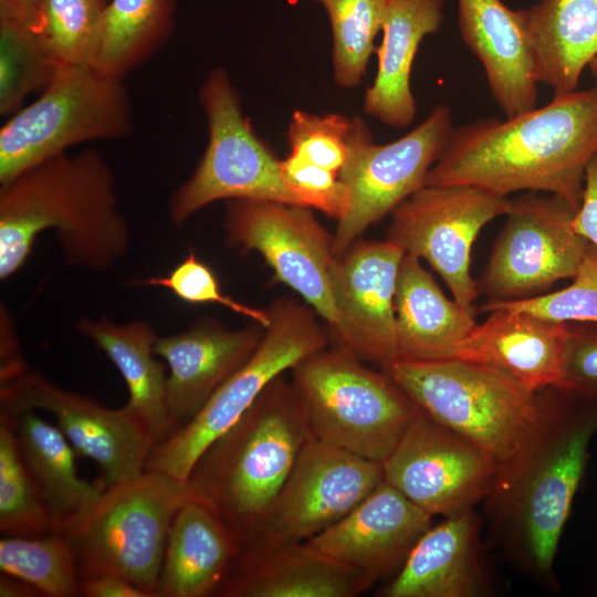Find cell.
<instances>
[{
    "instance_id": "cell-1",
    "label": "cell",
    "mask_w": 597,
    "mask_h": 597,
    "mask_svg": "<svg viewBox=\"0 0 597 597\" xmlns=\"http://www.w3.org/2000/svg\"><path fill=\"white\" fill-rule=\"evenodd\" d=\"M537 417L499 464L484 498L495 545L530 577L549 584L562 533L597 433V405L559 387L538 390Z\"/></svg>"
},
{
    "instance_id": "cell-2",
    "label": "cell",
    "mask_w": 597,
    "mask_h": 597,
    "mask_svg": "<svg viewBox=\"0 0 597 597\" xmlns=\"http://www.w3.org/2000/svg\"><path fill=\"white\" fill-rule=\"evenodd\" d=\"M597 155V85L554 94L523 114L453 128L425 186L468 185L502 196L557 195L576 210Z\"/></svg>"
},
{
    "instance_id": "cell-3",
    "label": "cell",
    "mask_w": 597,
    "mask_h": 597,
    "mask_svg": "<svg viewBox=\"0 0 597 597\" xmlns=\"http://www.w3.org/2000/svg\"><path fill=\"white\" fill-rule=\"evenodd\" d=\"M44 230L55 232L70 266L103 271L127 253L129 227L114 172L100 151L62 153L1 184V280L24 265Z\"/></svg>"
},
{
    "instance_id": "cell-4",
    "label": "cell",
    "mask_w": 597,
    "mask_h": 597,
    "mask_svg": "<svg viewBox=\"0 0 597 597\" xmlns=\"http://www.w3.org/2000/svg\"><path fill=\"white\" fill-rule=\"evenodd\" d=\"M313 439L291 379L281 375L199 457L187 480L191 499L211 510L242 547Z\"/></svg>"
},
{
    "instance_id": "cell-5",
    "label": "cell",
    "mask_w": 597,
    "mask_h": 597,
    "mask_svg": "<svg viewBox=\"0 0 597 597\" xmlns=\"http://www.w3.org/2000/svg\"><path fill=\"white\" fill-rule=\"evenodd\" d=\"M290 371L314 439L368 460L383 463L420 412L386 371L343 346L322 348Z\"/></svg>"
},
{
    "instance_id": "cell-6",
    "label": "cell",
    "mask_w": 597,
    "mask_h": 597,
    "mask_svg": "<svg viewBox=\"0 0 597 597\" xmlns=\"http://www.w3.org/2000/svg\"><path fill=\"white\" fill-rule=\"evenodd\" d=\"M190 499L187 482L154 470L107 486L87 516L62 532L80 577L117 575L157 597L170 527Z\"/></svg>"
},
{
    "instance_id": "cell-7",
    "label": "cell",
    "mask_w": 597,
    "mask_h": 597,
    "mask_svg": "<svg viewBox=\"0 0 597 597\" xmlns=\"http://www.w3.org/2000/svg\"><path fill=\"white\" fill-rule=\"evenodd\" d=\"M91 64L57 65L40 96L0 129V185L77 144L134 130L126 85Z\"/></svg>"
},
{
    "instance_id": "cell-8",
    "label": "cell",
    "mask_w": 597,
    "mask_h": 597,
    "mask_svg": "<svg viewBox=\"0 0 597 597\" xmlns=\"http://www.w3.org/2000/svg\"><path fill=\"white\" fill-rule=\"evenodd\" d=\"M383 370L426 415L471 439L499 464L517 450L538 413V391L486 365L397 360Z\"/></svg>"
},
{
    "instance_id": "cell-9",
    "label": "cell",
    "mask_w": 597,
    "mask_h": 597,
    "mask_svg": "<svg viewBox=\"0 0 597 597\" xmlns=\"http://www.w3.org/2000/svg\"><path fill=\"white\" fill-rule=\"evenodd\" d=\"M268 311L270 323L251 357L190 420L155 446L146 470L187 482L203 451L244 415L276 377L327 347L328 335L313 308L291 297H277Z\"/></svg>"
},
{
    "instance_id": "cell-10",
    "label": "cell",
    "mask_w": 597,
    "mask_h": 597,
    "mask_svg": "<svg viewBox=\"0 0 597 597\" xmlns=\"http://www.w3.org/2000/svg\"><path fill=\"white\" fill-rule=\"evenodd\" d=\"M208 144L193 172L171 195L168 214L184 224L192 214L219 200H270L302 206L287 187L270 146L243 114L228 72L212 70L199 90Z\"/></svg>"
},
{
    "instance_id": "cell-11",
    "label": "cell",
    "mask_w": 597,
    "mask_h": 597,
    "mask_svg": "<svg viewBox=\"0 0 597 597\" xmlns=\"http://www.w3.org/2000/svg\"><path fill=\"white\" fill-rule=\"evenodd\" d=\"M576 209L564 198L524 191L511 198L506 221L478 282L488 301L534 297L573 279L590 243L578 234Z\"/></svg>"
},
{
    "instance_id": "cell-12",
    "label": "cell",
    "mask_w": 597,
    "mask_h": 597,
    "mask_svg": "<svg viewBox=\"0 0 597 597\" xmlns=\"http://www.w3.org/2000/svg\"><path fill=\"white\" fill-rule=\"evenodd\" d=\"M453 128L451 109L443 103L409 133L383 145L374 144L368 126L356 118L349 156L339 172L350 201L333 234L335 256L426 185Z\"/></svg>"
},
{
    "instance_id": "cell-13",
    "label": "cell",
    "mask_w": 597,
    "mask_h": 597,
    "mask_svg": "<svg viewBox=\"0 0 597 597\" xmlns=\"http://www.w3.org/2000/svg\"><path fill=\"white\" fill-rule=\"evenodd\" d=\"M511 198L475 186H423L392 212L388 241L423 259L463 307L480 295L471 251L482 228L506 214Z\"/></svg>"
},
{
    "instance_id": "cell-14",
    "label": "cell",
    "mask_w": 597,
    "mask_h": 597,
    "mask_svg": "<svg viewBox=\"0 0 597 597\" xmlns=\"http://www.w3.org/2000/svg\"><path fill=\"white\" fill-rule=\"evenodd\" d=\"M226 242L240 252H258L279 282L293 289L326 322L335 337L339 328L331 268L333 234L311 208L270 200H227Z\"/></svg>"
},
{
    "instance_id": "cell-15",
    "label": "cell",
    "mask_w": 597,
    "mask_h": 597,
    "mask_svg": "<svg viewBox=\"0 0 597 597\" xmlns=\"http://www.w3.org/2000/svg\"><path fill=\"white\" fill-rule=\"evenodd\" d=\"M384 480L381 462L313 439L241 549L307 542L349 514Z\"/></svg>"
},
{
    "instance_id": "cell-16",
    "label": "cell",
    "mask_w": 597,
    "mask_h": 597,
    "mask_svg": "<svg viewBox=\"0 0 597 597\" xmlns=\"http://www.w3.org/2000/svg\"><path fill=\"white\" fill-rule=\"evenodd\" d=\"M383 467L385 481L415 505L431 516L450 517L484 500L499 463L420 409Z\"/></svg>"
},
{
    "instance_id": "cell-17",
    "label": "cell",
    "mask_w": 597,
    "mask_h": 597,
    "mask_svg": "<svg viewBox=\"0 0 597 597\" xmlns=\"http://www.w3.org/2000/svg\"><path fill=\"white\" fill-rule=\"evenodd\" d=\"M31 410H44L55 418L77 457L98 464L106 488L146 471L156 442L125 407L107 408L35 373L1 385L0 415L12 417Z\"/></svg>"
},
{
    "instance_id": "cell-18",
    "label": "cell",
    "mask_w": 597,
    "mask_h": 597,
    "mask_svg": "<svg viewBox=\"0 0 597 597\" xmlns=\"http://www.w3.org/2000/svg\"><path fill=\"white\" fill-rule=\"evenodd\" d=\"M405 252L392 242L358 239L331 268L339 328L336 345L380 369L398 360L395 295Z\"/></svg>"
},
{
    "instance_id": "cell-19",
    "label": "cell",
    "mask_w": 597,
    "mask_h": 597,
    "mask_svg": "<svg viewBox=\"0 0 597 597\" xmlns=\"http://www.w3.org/2000/svg\"><path fill=\"white\" fill-rule=\"evenodd\" d=\"M432 516L385 480L339 522L307 541L375 583L392 578Z\"/></svg>"
},
{
    "instance_id": "cell-20",
    "label": "cell",
    "mask_w": 597,
    "mask_h": 597,
    "mask_svg": "<svg viewBox=\"0 0 597 597\" xmlns=\"http://www.w3.org/2000/svg\"><path fill=\"white\" fill-rule=\"evenodd\" d=\"M264 328L254 323L229 329L199 318L188 329L157 336L154 352L168 366L167 406L176 422L190 420L212 394L254 353Z\"/></svg>"
},
{
    "instance_id": "cell-21",
    "label": "cell",
    "mask_w": 597,
    "mask_h": 597,
    "mask_svg": "<svg viewBox=\"0 0 597 597\" xmlns=\"http://www.w3.org/2000/svg\"><path fill=\"white\" fill-rule=\"evenodd\" d=\"M460 35L479 59L505 117L536 107L537 80L525 11L501 0H457Z\"/></svg>"
},
{
    "instance_id": "cell-22",
    "label": "cell",
    "mask_w": 597,
    "mask_h": 597,
    "mask_svg": "<svg viewBox=\"0 0 597 597\" xmlns=\"http://www.w3.org/2000/svg\"><path fill=\"white\" fill-rule=\"evenodd\" d=\"M473 510L431 525L379 597H482L491 590Z\"/></svg>"
},
{
    "instance_id": "cell-23",
    "label": "cell",
    "mask_w": 597,
    "mask_h": 597,
    "mask_svg": "<svg viewBox=\"0 0 597 597\" xmlns=\"http://www.w3.org/2000/svg\"><path fill=\"white\" fill-rule=\"evenodd\" d=\"M376 583L308 542L241 549L222 597H355Z\"/></svg>"
},
{
    "instance_id": "cell-24",
    "label": "cell",
    "mask_w": 597,
    "mask_h": 597,
    "mask_svg": "<svg viewBox=\"0 0 597 597\" xmlns=\"http://www.w3.org/2000/svg\"><path fill=\"white\" fill-rule=\"evenodd\" d=\"M457 347L452 358L499 369L532 391L561 380L567 323L494 308Z\"/></svg>"
},
{
    "instance_id": "cell-25",
    "label": "cell",
    "mask_w": 597,
    "mask_h": 597,
    "mask_svg": "<svg viewBox=\"0 0 597 597\" xmlns=\"http://www.w3.org/2000/svg\"><path fill=\"white\" fill-rule=\"evenodd\" d=\"M443 0H389L383 38L376 48L378 65L364 96V112L383 124L404 128L417 114L410 83L412 64L427 35L443 22Z\"/></svg>"
},
{
    "instance_id": "cell-26",
    "label": "cell",
    "mask_w": 597,
    "mask_h": 597,
    "mask_svg": "<svg viewBox=\"0 0 597 597\" xmlns=\"http://www.w3.org/2000/svg\"><path fill=\"white\" fill-rule=\"evenodd\" d=\"M395 313L398 360L452 358L478 324L475 310L449 300L420 259L410 254L404 255L399 266Z\"/></svg>"
},
{
    "instance_id": "cell-27",
    "label": "cell",
    "mask_w": 597,
    "mask_h": 597,
    "mask_svg": "<svg viewBox=\"0 0 597 597\" xmlns=\"http://www.w3.org/2000/svg\"><path fill=\"white\" fill-rule=\"evenodd\" d=\"M240 552L227 525L206 505L190 499L169 531L158 596H216Z\"/></svg>"
},
{
    "instance_id": "cell-28",
    "label": "cell",
    "mask_w": 597,
    "mask_h": 597,
    "mask_svg": "<svg viewBox=\"0 0 597 597\" xmlns=\"http://www.w3.org/2000/svg\"><path fill=\"white\" fill-rule=\"evenodd\" d=\"M82 335L102 349L121 373L128 400L124 406L149 432L156 444L177 428L167 406V376L155 358L157 338L153 326L136 318L116 324L105 317H84L76 323Z\"/></svg>"
},
{
    "instance_id": "cell-29",
    "label": "cell",
    "mask_w": 597,
    "mask_h": 597,
    "mask_svg": "<svg viewBox=\"0 0 597 597\" xmlns=\"http://www.w3.org/2000/svg\"><path fill=\"white\" fill-rule=\"evenodd\" d=\"M9 419L21 455L34 479L49 511L54 532L76 526L101 500L106 486L80 478L76 452L59 429L35 411Z\"/></svg>"
},
{
    "instance_id": "cell-30",
    "label": "cell",
    "mask_w": 597,
    "mask_h": 597,
    "mask_svg": "<svg viewBox=\"0 0 597 597\" xmlns=\"http://www.w3.org/2000/svg\"><path fill=\"white\" fill-rule=\"evenodd\" d=\"M524 11L538 84L576 91L597 56V0H540Z\"/></svg>"
},
{
    "instance_id": "cell-31",
    "label": "cell",
    "mask_w": 597,
    "mask_h": 597,
    "mask_svg": "<svg viewBox=\"0 0 597 597\" xmlns=\"http://www.w3.org/2000/svg\"><path fill=\"white\" fill-rule=\"evenodd\" d=\"M175 0L107 2L91 65L124 78L170 39L175 28Z\"/></svg>"
},
{
    "instance_id": "cell-32",
    "label": "cell",
    "mask_w": 597,
    "mask_h": 597,
    "mask_svg": "<svg viewBox=\"0 0 597 597\" xmlns=\"http://www.w3.org/2000/svg\"><path fill=\"white\" fill-rule=\"evenodd\" d=\"M1 573L21 578L50 597L81 595L73 548L61 532L42 536H4L0 541Z\"/></svg>"
},
{
    "instance_id": "cell-33",
    "label": "cell",
    "mask_w": 597,
    "mask_h": 597,
    "mask_svg": "<svg viewBox=\"0 0 597 597\" xmlns=\"http://www.w3.org/2000/svg\"><path fill=\"white\" fill-rule=\"evenodd\" d=\"M326 11L333 38L332 66L343 88L362 84L376 51L389 0H314Z\"/></svg>"
},
{
    "instance_id": "cell-34",
    "label": "cell",
    "mask_w": 597,
    "mask_h": 597,
    "mask_svg": "<svg viewBox=\"0 0 597 597\" xmlns=\"http://www.w3.org/2000/svg\"><path fill=\"white\" fill-rule=\"evenodd\" d=\"M0 531L35 537L54 532L40 490L19 449L8 418L0 416Z\"/></svg>"
},
{
    "instance_id": "cell-35",
    "label": "cell",
    "mask_w": 597,
    "mask_h": 597,
    "mask_svg": "<svg viewBox=\"0 0 597 597\" xmlns=\"http://www.w3.org/2000/svg\"><path fill=\"white\" fill-rule=\"evenodd\" d=\"M107 0H42L33 32L56 65L92 64Z\"/></svg>"
},
{
    "instance_id": "cell-36",
    "label": "cell",
    "mask_w": 597,
    "mask_h": 597,
    "mask_svg": "<svg viewBox=\"0 0 597 597\" xmlns=\"http://www.w3.org/2000/svg\"><path fill=\"white\" fill-rule=\"evenodd\" d=\"M57 65L44 51L34 32L19 20L0 14V114L9 116L22 107L33 92L43 90Z\"/></svg>"
},
{
    "instance_id": "cell-37",
    "label": "cell",
    "mask_w": 597,
    "mask_h": 597,
    "mask_svg": "<svg viewBox=\"0 0 597 597\" xmlns=\"http://www.w3.org/2000/svg\"><path fill=\"white\" fill-rule=\"evenodd\" d=\"M494 308L524 311L562 323L597 322V248L588 247L568 286L524 300L488 301L480 311Z\"/></svg>"
},
{
    "instance_id": "cell-38",
    "label": "cell",
    "mask_w": 597,
    "mask_h": 597,
    "mask_svg": "<svg viewBox=\"0 0 597 597\" xmlns=\"http://www.w3.org/2000/svg\"><path fill=\"white\" fill-rule=\"evenodd\" d=\"M356 118L295 111L286 133L290 153L339 175L349 156Z\"/></svg>"
},
{
    "instance_id": "cell-39",
    "label": "cell",
    "mask_w": 597,
    "mask_h": 597,
    "mask_svg": "<svg viewBox=\"0 0 597 597\" xmlns=\"http://www.w3.org/2000/svg\"><path fill=\"white\" fill-rule=\"evenodd\" d=\"M135 284L169 289L177 297L192 304H221L234 313L249 317L263 327H266L270 323L268 308L253 307L223 294L213 271L199 260L191 249L187 256L168 275L138 280Z\"/></svg>"
},
{
    "instance_id": "cell-40",
    "label": "cell",
    "mask_w": 597,
    "mask_h": 597,
    "mask_svg": "<svg viewBox=\"0 0 597 597\" xmlns=\"http://www.w3.org/2000/svg\"><path fill=\"white\" fill-rule=\"evenodd\" d=\"M282 176L302 206L341 220L349 208V191L339 175L290 155L280 160Z\"/></svg>"
},
{
    "instance_id": "cell-41",
    "label": "cell",
    "mask_w": 597,
    "mask_h": 597,
    "mask_svg": "<svg viewBox=\"0 0 597 597\" xmlns=\"http://www.w3.org/2000/svg\"><path fill=\"white\" fill-rule=\"evenodd\" d=\"M567 329L556 387L597 405V322H568Z\"/></svg>"
},
{
    "instance_id": "cell-42",
    "label": "cell",
    "mask_w": 597,
    "mask_h": 597,
    "mask_svg": "<svg viewBox=\"0 0 597 597\" xmlns=\"http://www.w3.org/2000/svg\"><path fill=\"white\" fill-rule=\"evenodd\" d=\"M573 227L597 248V155L587 164L582 202L576 210Z\"/></svg>"
},
{
    "instance_id": "cell-43",
    "label": "cell",
    "mask_w": 597,
    "mask_h": 597,
    "mask_svg": "<svg viewBox=\"0 0 597 597\" xmlns=\"http://www.w3.org/2000/svg\"><path fill=\"white\" fill-rule=\"evenodd\" d=\"M80 588L86 597H151L128 579L112 574L81 577Z\"/></svg>"
},
{
    "instance_id": "cell-44",
    "label": "cell",
    "mask_w": 597,
    "mask_h": 597,
    "mask_svg": "<svg viewBox=\"0 0 597 597\" xmlns=\"http://www.w3.org/2000/svg\"><path fill=\"white\" fill-rule=\"evenodd\" d=\"M7 316L8 315L3 317L2 315V317L4 318V324H2L1 333V385L10 383L28 373L18 343L15 341L13 328L11 326H8L9 324Z\"/></svg>"
},
{
    "instance_id": "cell-45",
    "label": "cell",
    "mask_w": 597,
    "mask_h": 597,
    "mask_svg": "<svg viewBox=\"0 0 597 597\" xmlns=\"http://www.w3.org/2000/svg\"><path fill=\"white\" fill-rule=\"evenodd\" d=\"M42 0H0V14L12 17L33 30Z\"/></svg>"
},
{
    "instance_id": "cell-46",
    "label": "cell",
    "mask_w": 597,
    "mask_h": 597,
    "mask_svg": "<svg viewBox=\"0 0 597 597\" xmlns=\"http://www.w3.org/2000/svg\"><path fill=\"white\" fill-rule=\"evenodd\" d=\"M0 596L1 597H38L43 596L39 589L28 582L1 573L0 576Z\"/></svg>"
},
{
    "instance_id": "cell-47",
    "label": "cell",
    "mask_w": 597,
    "mask_h": 597,
    "mask_svg": "<svg viewBox=\"0 0 597 597\" xmlns=\"http://www.w3.org/2000/svg\"><path fill=\"white\" fill-rule=\"evenodd\" d=\"M588 69L597 82V56L589 63Z\"/></svg>"
}]
</instances>
